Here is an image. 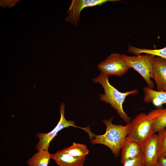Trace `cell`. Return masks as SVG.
<instances>
[{
    "instance_id": "cell-16",
    "label": "cell",
    "mask_w": 166,
    "mask_h": 166,
    "mask_svg": "<svg viewBox=\"0 0 166 166\" xmlns=\"http://www.w3.org/2000/svg\"><path fill=\"white\" fill-rule=\"evenodd\" d=\"M61 151L76 157L86 156L89 151L86 146L84 144L73 142L70 147L65 148Z\"/></svg>"
},
{
    "instance_id": "cell-3",
    "label": "cell",
    "mask_w": 166,
    "mask_h": 166,
    "mask_svg": "<svg viewBox=\"0 0 166 166\" xmlns=\"http://www.w3.org/2000/svg\"><path fill=\"white\" fill-rule=\"evenodd\" d=\"M152 121L148 114L141 113L129 123L127 137L143 145L153 133Z\"/></svg>"
},
{
    "instance_id": "cell-8",
    "label": "cell",
    "mask_w": 166,
    "mask_h": 166,
    "mask_svg": "<svg viewBox=\"0 0 166 166\" xmlns=\"http://www.w3.org/2000/svg\"><path fill=\"white\" fill-rule=\"evenodd\" d=\"M143 145V156L145 166L156 165L159 156L158 134H152Z\"/></svg>"
},
{
    "instance_id": "cell-19",
    "label": "cell",
    "mask_w": 166,
    "mask_h": 166,
    "mask_svg": "<svg viewBox=\"0 0 166 166\" xmlns=\"http://www.w3.org/2000/svg\"><path fill=\"white\" fill-rule=\"evenodd\" d=\"M156 165V166H166V156H159Z\"/></svg>"
},
{
    "instance_id": "cell-13",
    "label": "cell",
    "mask_w": 166,
    "mask_h": 166,
    "mask_svg": "<svg viewBox=\"0 0 166 166\" xmlns=\"http://www.w3.org/2000/svg\"><path fill=\"white\" fill-rule=\"evenodd\" d=\"M153 124V133L158 132L166 127V108H156L147 114Z\"/></svg>"
},
{
    "instance_id": "cell-4",
    "label": "cell",
    "mask_w": 166,
    "mask_h": 166,
    "mask_svg": "<svg viewBox=\"0 0 166 166\" xmlns=\"http://www.w3.org/2000/svg\"><path fill=\"white\" fill-rule=\"evenodd\" d=\"M60 110V118L54 128L47 133L39 132L36 134V137L39 140L38 143L35 146L36 148L38 151L43 149L48 150L50 142L60 131L65 128L70 126L79 128L83 129L88 133L89 136H91L93 135V133L90 131L89 127L82 128L77 126L73 121L67 120L65 119L64 116L65 104L64 103L61 105Z\"/></svg>"
},
{
    "instance_id": "cell-21",
    "label": "cell",
    "mask_w": 166,
    "mask_h": 166,
    "mask_svg": "<svg viewBox=\"0 0 166 166\" xmlns=\"http://www.w3.org/2000/svg\"></svg>"
},
{
    "instance_id": "cell-2",
    "label": "cell",
    "mask_w": 166,
    "mask_h": 166,
    "mask_svg": "<svg viewBox=\"0 0 166 166\" xmlns=\"http://www.w3.org/2000/svg\"><path fill=\"white\" fill-rule=\"evenodd\" d=\"M113 119V117L103 120L106 126L105 133L101 135L95 134L94 138L91 140V142L92 145L100 144L107 146L117 157L120 154L121 148L127 136L129 123L125 125L115 124L112 122Z\"/></svg>"
},
{
    "instance_id": "cell-1",
    "label": "cell",
    "mask_w": 166,
    "mask_h": 166,
    "mask_svg": "<svg viewBox=\"0 0 166 166\" xmlns=\"http://www.w3.org/2000/svg\"><path fill=\"white\" fill-rule=\"evenodd\" d=\"M108 77L100 72L99 75L92 79L93 82L100 84L104 89V94L100 95V100L109 104L117 110L122 120L128 124L130 122L131 118L124 111L123 104L127 96L138 94V90L135 89L124 93L121 92L110 84Z\"/></svg>"
},
{
    "instance_id": "cell-5",
    "label": "cell",
    "mask_w": 166,
    "mask_h": 166,
    "mask_svg": "<svg viewBox=\"0 0 166 166\" xmlns=\"http://www.w3.org/2000/svg\"><path fill=\"white\" fill-rule=\"evenodd\" d=\"M123 59L131 68H133L144 79L148 87L153 89L154 83L152 80V62L155 57L149 54L128 56L122 54Z\"/></svg>"
},
{
    "instance_id": "cell-17",
    "label": "cell",
    "mask_w": 166,
    "mask_h": 166,
    "mask_svg": "<svg viewBox=\"0 0 166 166\" xmlns=\"http://www.w3.org/2000/svg\"><path fill=\"white\" fill-rule=\"evenodd\" d=\"M166 129L158 132L159 156H166Z\"/></svg>"
},
{
    "instance_id": "cell-18",
    "label": "cell",
    "mask_w": 166,
    "mask_h": 166,
    "mask_svg": "<svg viewBox=\"0 0 166 166\" xmlns=\"http://www.w3.org/2000/svg\"><path fill=\"white\" fill-rule=\"evenodd\" d=\"M123 166H145L143 156L125 162Z\"/></svg>"
},
{
    "instance_id": "cell-12",
    "label": "cell",
    "mask_w": 166,
    "mask_h": 166,
    "mask_svg": "<svg viewBox=\"0 0 166 166\" xmlns=\"http://www.w3.org/2000/svg\"><path fill=\"white\" fill-rule=\"evenodd\" d=\"M143 92L144 103H152L156 108H162L163 105L166 104V91H158L145 87Z\"/></svg>"
},
{
    "instance_id": "cell-14",
    "label": "cell",
    "mask_w": 166,
    "mask_h": 166,
    "mask_svg": "<svg viewBox=\"0 0 166 166\" xmlns=\"http://www.w3.org/2000/svg\"><path fill=\"white\" fill-rule=\"evenodd\" d=\"M50 155L48 150H38L28 160L27 164L28 166H48Z\"/></svg>"
},
{
    "instance_id": "cell-10",
    "label": "cell",
    "mask_w": 166,
    "mask_h": 166,
    "mask_svg": "<svg viewBox=\"0 0 166 166\" xmlns=\"http://www.w3.org/2000/svg\"><path fill=\"white\" fill-rule=\"evenodd\" d=\"M143 145L126 137L121 148V163L143 156Z\"/></svg>"
},
{
    "instance_id": "cell-11",
    "label": "cell",
    "mask_w": 166,
    "mask_h": 166,
    "mask_svg": "<svg viewBox=\"0 0 166 166\" xmlns=\"http://www.w3.org/2000/svg\"><path fill=\"white\" fill-rule=\"evenodd\" d=\"M50 158L59 166H83L86 157H76L59 150L56 153L51 154Z\"/></svg>"
},
{
    "instance_id": "cell-15",
    "label": "cell",
    "mask_w": 166,
    "mask_h": 166,
    "mask_svg": "<svg viewBox=\"0 0 166 166\" xmlns=\"http://www.w3.org/2000/svg\"><path fill=\"white\" fill-rule=\"evenodd\" d=\"M128 51L135 55H137L141 53H145L157 56L166 60V46L160 49H142L129 45L128 48Z\"/></svg>"
},
{
    "instance_id": "cell-6",
    "label": "cell",
    "mask_w": 166,
    "mask_h": 166,
    "mask_svg": "<svg viewBox=\"0 0 166 166\" xmlns=\"http://www.w3.org/2000/svg\"><path fill=\"white\" fill-rule=\"evenodd\" d=\"M98 68L100 72L109 76H121L130 68L123 59L122 54L116 53L110 54L105 60L99 63Z\"/></svg>"
},
{
    "instance_id": "cell-9",
    "label": "cell",
    "mask_w": 166,
    "mask_h": 166,
    "mask_svg": "<svg viewBox=\"0 0 166 166\" xmlns=\"http://www.w3.org/2000/svg\"><path fill=\"white\" fill-rule=\"evenodd\" d=\"M152 77L156 83V90L166 91V60L155 57L152 62Z\"/></svg>"
},
{
    "instance_id": "cell-7",
    "label": "cell",
    "mask_w": 166,
    "mask_h": 166,
    "mask_svg": "<svg viewBox=\"0 0 166 166\" xmlns=\"http://www.w3.org/2000/svg\"><path fill=\"white\" fill-rule=\"evenodd\" d=\"M120 1L117 0H73L68 10L69 13L66 20L76 25L80 18L81 10L84 8L101 5L108 2Z\"/></svg>"
},
{
    "instance_id": "cell-20",
    "label": "cell",
    "mask_w": 166,
    "mask_h": 166,
    "mask_svg": "<svg viewBox=\"0 0 166 166\" xmlns=\"http://www.w3.org/2000/svg\"><path fill=\"white\" fill-rule=\"evenodd\" d=\"M151 166H156V164H155V165H153Z\"/></svg>"
}]
</instances>
